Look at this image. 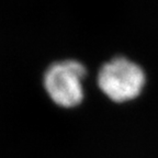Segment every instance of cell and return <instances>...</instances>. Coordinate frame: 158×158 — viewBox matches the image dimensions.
I'll list each match as a JSON object with an SVG mask.
<instances>
[{"instance_id":"6da1fadb","label":"cell","mask_w":158,"mask_h":158,"mask_svg":"<svg viewBox=\"0 0 158 158\" xmlns=\"http://www.w3.org/2000/svg\"><path fill=\"white\" fill-rule=\"evenodd\" d=\"M145 82L143 68L125 57H115L106 63L98 74L99 88L110 100L118 103L137 98Z\"/></svg>"},{"instance_id":"7a4b0ae2","label":"cell","mask_w":158,"mask_h":158,"mask_svg":"<svg viewBox=\"0 0 158 158\" xmlns=\"http://www.w3.org/2000/svg\"><path fill=\"white\" fill-rule=\"evenodd\" d=\"M86 74V67L76 60L55 63L44 75L45 90L57 106L75 108L84 99L82 80Z\"/></svg>"}]
</instances>
